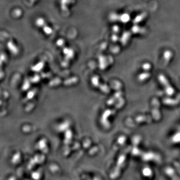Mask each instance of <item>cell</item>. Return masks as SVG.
I'll return each mask as SVG.
<instances>
[{
  "label": "cell",
  "mask_w": 180,
  "mask_h": 180,
  "mask_svg": "<svg viewBox=\"0 0 180 180\" xmlns=\"http://www.w3.org/2000/svg\"><path fill=\"white\" fill-rule=\"evenodd\" d=\"M166 173L172 180H180V178L176 174L173 169L170 168H167L165 170Z\"/></svg>",
  "instance_id": "cell-2"
},
{
  "label": "cell",
  "mask_w": 180,
  "mask_h": 180,
  "mask_svg": "<svg viewBox=\"0 0 180 180\" xmlns=\"http://www.w3.org/2000/svg\"><path fill=\"white\" fill-rule=\"evenodd\" d=\"M128 152H124V153L121 156V157L120 158L119 160L118 161V164L117 165L114 171L113 172L112 174V177L113 178H116L119 176L122 169L123 168L124 164L125 161L126 160V155Z\"/></svg>",
  "instance_id": "cell-1"
}]
</instances>
